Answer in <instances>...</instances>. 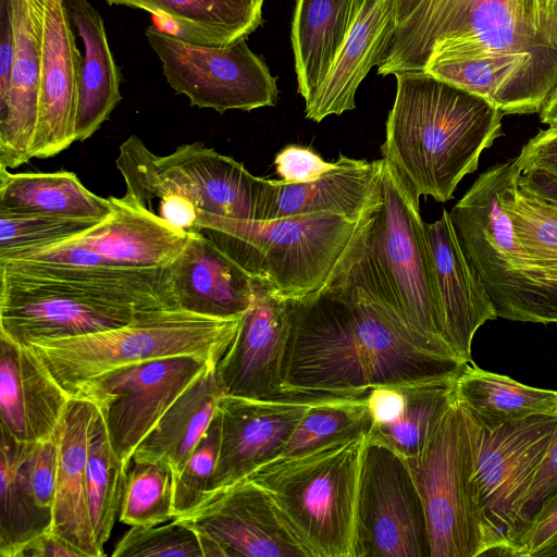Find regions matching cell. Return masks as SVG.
<instances>
[{
    "label": "cell",
    "mask_w": 557,
    "mask_h": 557,
    "mask_svg": "<svg viewBox=\"0 0 557 557\" xmlns=\"http://www.w3.org/2000/svg\"><path fill=\"white\" fill-rule=\"evenodd\" d=\"M141 9L156 27L181 40L225 46L247 38L262 23L264 0H104Z\"/></svg>",
    "instance_id": "obj_28"
},
{
    "label": "cell",
    "mask_w": 557,
    "mask_h": 557,
    "mask_svg": "<svg viewBox=\"0 0 557 557\" xmlns=\"http://www.w3.org/2000/svg\"><path fill=\"white\" fill-rule=\"evenodd\" d=\"M95 405L72 396L59 432V461L51 531L86 557L106 555L95 537L87 488L88 433Z\"/></svg>",
    "instance_id": "obj_27"
},
{
    "label": "cell",
    "mask_w": 557,
    "mask_h": 557,
    "mask_svg": "<svg viewBox=\"0 0 557 557\" xmlns=\"http://www.w3.org/2000/svg\"><path fill=\"white\" fill-rule=\"evenodd\" d=\"M240 319L164 309L140 314L115 329L28 346L71 395L88 379L146 361L196 356L218 364L234 341Z\"/></svg>",
    "instance_id": "obj_9"
},
{
    "label": "cell",
    "mask_w": 557,
    "mask_h": 557,
    "mask_svg": "<svg viewBox=\"0 0 557 557\" xmlns=\"http://www.w3.org/2000/svg\"><path fill=\"white\" fill-rule=\"evenodd\" d=\"M380 194L377 207L346 259L347 268L407 325L446 343L419 197L383 158Z\"/></svg>",
    "instance_id": "obj_6"
},
{
    "label": "cell",
    "mask_w": 557,
    "mask_h": 557,
    "mask_svg": "<svg viewBox=\"0 0 557 557\" xmlns=\"http://www.w3.org/2000/svg\"><path fill=\"white\" fill-rule=\"evenodd\" d=\"M63 4L84 46L75 126L76 141H84L98 131L122 100L121 73L99 12L87 0H63Z\"/></svg>",
    "instance_id": "obj_29"
},
{
    "label": "cell",
    "mask_w": 557,
    "mask_h": 557,
    "mask_svg": "<svg viewBox=\"0 0 557 557\" xmlns=\"http://www.w3.org/2000/svg\"><path fill=\"white\" fill-rule=\"evenodd\" d=\"M59 461V434L33 443L24 460V470L37 502L52 508Z\"/></svg>",
    "instance_id": "obj_44"
},
{
    "label": "cell",
    "mask_w": 557,
    "mask_h": 557,
    "mask_svg": "<svg viewBox=\"0 0 557 557\" xmlns=\"http://www.w3.org/2000/svg\"><path fill=\"white\" fill-rule=\"evenodd\" d=\"M334 166L314 182L287 184L270 180L263 220L327 213L359 220L379 205L382 159L367 161L339 154Z\"/></svg>",
    "instance_id": "obj_24"
},
{
    "label": "cell",
    "mask_w": 557,
    "mask_h": 557,
    "mask_svg": "<svg viewBox=\"0 0 557 557\" xmlns=\"http://www.w3.org/2000/svg\"><path fill=\"white\" fill-rule=\"evenodd\" d=\"M220 438L221 419L216 410L208 430L174 479L175 518L193 511L205 502L215 471Z\"/></svg>",
    "instance_id": "obj_42"
},
{
    "label": "cell",
    "mask_w": 557,
    "mask_h": 557,
    "mask_svg": "<svg viewBox=\"0 0 557 557\" xmlns=\"http://www.w3.org/2000/svg\"><path fill=\"white\" fill-rule=\"evenodd\" d=\"M458 399L485 428L535 416L557 414V391L522 384L511 377L463 364L455 381Z\"/></svg>",
    "instance_id": "obj_33"
},
{
    "label": "cell",
    "mask_w": 557,
    "mask_h": 557,
    "mask_svg": "<svg viewBox=\"0 0 557 557\" xmlns=\"http://www.w3.org/2000/svg\"><path fill=\"white\" fill-rule=\"evenodd\" d=\"M159 162L199 212L242 220L264 219L270 180L252 175L233 158L202 143H193L159 156Z\"/></svg>",
    "instance_id": "obj_20"
},
{
    "label": "cell",
    "mask_w": 557,
    "mask_h": 557,
    "mask_svg": "<svg viewBox=\"0 0 557 557\" xmlns=\"http://www.w3.org/2000/svg\"><path fill=\"white\" fill-rule=\"evenodd\" d=\"M15 557H86L85 554L73 544L55 534L47 531L26 545H24Z\"/></svg>",
    "instance_id": "obj_50"
},
{
    "label": "cell",
    "mask_w": 557,
    "mask_h": 557,
    "mask_svg": "<svg viewBox=\"0 0 557 557\" xmlns=\"http://www.w3.org/2000/svg\"><path fill=\"white\" fill-rule=\"evenodd\" d=\"M174 471L161 460H134L128 468L119 519L123 523L157 525L173 520Z\"/></svg>",
    "instance_id": "obj_39"
},
{
    "label": "cell",
    "mask_w": 557,
    "mask_h": 557,
    "mask_svg": "<svg viewBox=\"0 0 557 557\" xmlns=\"http://www.w3.org/2000/svg\"><path fill=\"white\" fill-rule=\"evenodd\" d=\"M109 199L110 215L71 239L97 252L109 267H170L185 248L190 233L147 212L127 195Z\"/></svg>",
    "instance_id": "obj_25"
},
{
    "label": "cell",
    "mask_w": 557,
    "mask_h": 557,
    "mask_svg": "<svg viewBox=\"0 0 557 557\" xmlns=\"http://www.w3.org/2000/svg\"><path fill=\"white\" fill-rule=\"evenodd\" d=\"M32 444L15 440L1 429V557H15L24 545L52 528V508L44 507L37 502L24 470V460Z\"/></svg>",
    "instance_id": "obj_35"
},
{
    "label": "cell",
    "mask_w": 557,
    "mask_h": 557,
    "mask_svg": "<svg viewBox=\"0 0 557 557\" xmlns=\"http://www.w3.org/2000/svg\"><path fill=\"white\" fill-rule=\"evenodd\" d=\"M114 557H203L197 533L182 520L157 525H136L121 537Z\"/></svg>",
    "instance_id": "obj_43"
},
{
    "label": "cell",
    "mask_w": 557,
    "mask_h": 557,
    "mask_svg": "<svg viewBox=\"0 0 557 557\" xmlns=\"http://www.w3.org/2000/svg\"><path fill=\"white\" fill-rule=\"evenodd\" d=\"M178 307L212 318H238L255 295V278L201 233L188 242L170 265Z\"/></svg>",
    "instance_id": "obj_23"
},
{
    "label": "cell",
    "mask_w": 557,
    "mask_h": 557,
    "mask_svg": "<svg viewBox=\"0 0 557 557\" xmlns=\"http://www.w3.org/2000/svg\"><path fill=\"white\" fill-rule=\"evenodd\" d=\"M209 363L196 356L146 361L88 379L71 396L99 409L115 453L129 466L140 442Z\"/></svg>",
    "instance_id": "obj_14"
},
{
    "label": "cell",
    "mask_w": 557,
    "mask_h": 557,
    "mask_svg": "<svg viewBox=\"0 0 557 557\" xmlns=\"http://www.w3.org/2000/svg\"><path fill=\"white\" fill-rule=\"evenodd\" d=\"M517 168L513 158L486 169L449 216L498 318L557 323V289L521 244L504 207V189Z\"/></svg>",
    "instance_id": "obj_8"
},
{
    "label": "cell",
    "mask_w": 557,
    "mask_h": 557,
    "mask_svg": "<svg viewBox=\"0 0 557 557\" xmlns=\"http://www.w3.org/2000/svg\"><path fill=\"white\" fill-rule=\"evenodd\" d=\"M534 557H557V534L537 550Z\"/></svg>",
    "instance_id": "obj_55"
},
{
    "label": "cell",
    "mask_w": 557,
    "mask_h": 557,
    "mask_svg": "<svg viewBox=\"0 0 557 557\" xmlns=\"http://www.w3.org/2000/svg\"><path fill=\"white\" fill-rule=\"evenodd\" d=\"M455 376L403 385L405 409L395 422L371 428L374 435L405 458L417 455L455 396Z\"/></svg>",
    "instance_id": "obj_38"
},
{
    "label": "cell",
    "mask_w": 557,
    "mask_h": 557,
    "mask_svg": "<svg viewBox=\"0 0 557 557\" xmlns=\"http://www.w3.org/2000/svg\"><path fill=\"white\" fill-rule=\"evenodd\" d=\"M371 426L368 395L321 397L308 409L281 455L299 453Z\"/></svg>",
    "instance_id": "obj_41"
},
{
    "label": "cell",
    "mask_w": 557,
    "mask_h": 557,
    "mask_svg": "<svg viewBox=\"0 0 557 557\" xmlns=\"http://www.w3.org/2000/svg\"><path fill=\"white\" fill-rule=\"evenodd\" d=\"M290 299L255 278L251 305L230 348L216 364L224 395L273 398L282 392V366L290 326Z\"/></svg>",
    "instance_id": "obj_17"
},
{
    "label": "cell",
    "mask_w": 557,
    "mask_h": 557,
    "mask_svg": "<svg viewBox=\"0 0 557 557\" xmlns=\"http://www.w3.org/2000/svg\"><path fill=\"white\" fill-rule=\"evenodd\" d=\"M318 399L286 395L273 398L223 395L218 404L221 419L219 457L205 502L280 456Z\"/></svg>",
    "instance_id": "obj_16"
},
{
    "label": "cell",
    "mask_w": 557,
    "mask_h": 557,
    "mask_svg": "<svg viewBox=\"0 0 557 557\" xmlns=\"http://www.w3.org/2000/svg\"><path fill=\"white\" fill-rule=\"evenodd\" d=\"M542 32L557 48V0H535Z\"/></svg>",
    "instance_id": "obj_52"
},
{
    "label": "cell",
    "mask_w": 557,
    "mask_h": 557,
    "mask_svg": "<svg viewBox=\"0 0 557 557\" xmlns=\"http://www.w3.org/2000/svg\"><path fill=\"white\" fill-rule=\"evenodd\" d=\"M382 158L413 193L454 198L482 152L503 135L504 113L490 100L424 71L398 72Z\"/></svg>",
    "instance_id": "obj_4"
},
{
    "label": "cell",
    "mask_w": 557,
    "mask_h": 557,
    "mask_svg": "<svg viewBox=\"0 0 557 557\" xmlns=\"http://www.w3.org/2000/svg\"><path fill=\"white\" fill-rule=\"evenodd\" d=\"M373 211L359 220L327 213L242 220L199 212L196 233L283 296L298 298L331 280Z\"/></svg>",
    "instance_id": "obj_7"
},
{
    "label": "cell",
    "mask_w": 557,
    "mask_h": 557,
    "mask_svg": "<svg viewBox=\"0 0 557 557\" xmlns=\"http://www.w3.org/2000/svg\"><path fill=\"white\" fill-rule=\"evenodd\" d=\"M71 397L28 345L0 333L1 429L23 443L57 436Z\"/></svg>",
    "instance_id": "obj_21"
},
{
    "label": "cell",
    "mask_w": 557,
    "mask_h": 557,
    "mask_svg": "<svg viewBox=\"0 0 557 557\" xmlns=\"http://www.w3.org/2000/svg\"><path fill=\"white\" fill-rule=\"evenodd\" d=\"M15 50L10 84L0 98V166L32 159L39 116L45 0H10Z\"/></svg>",
    "instance_id": "obj_19"
},
{
    "label": "cell",
    "mask_w": 557,
    "mask_h": 557,
    "mask_svg": "<svg viewBox=\"0 0 557 557\" xmlns=\"http://www.w3.org/2000/svg\"><path fill=\"white\" fill-rule=\"evenodd\" d=\"M440 296L444 338L465 363L472 362V341L486 321L497 319L495 307L475 269L461 248L449 212L426 224Z\"/></svg>",
    "instance_id": "obj_22"
},
{
    "label": "cell",
    "mask_w": 557,
    "mask_h": 557,
    "mask_svg": "<svg viewBox=\"0 0 557 557\" xmlns=\"http://www.w3.org/2000/svg\"><path fill=\"white\" fill-rule=\"evenodd\" d=\"M0 166V211L102 221L111 213L109 198L85 187L69 171L11 173Z\"/></svg>",
    "instance_id": "obj_32"
},
{
    "label": "cell",
    "mask_w": 557,
    "mask_h": 557,
    "mask_svg": "<svg viewBox=\"0 0 557 557\" xmlns=\"http://www.w3.org/2000/svg\"><path fill=\"white\" fill-rule=\"evenodd\" d=\"M356 557H431L424 506L410 468L372 430L360 469Z\"/></svg>",
    "instance_id": "obj_13"
},
{
    "label": "cell",
    "mask_w": 557,
    "mask_h": 557,
    "mask_svg": "<svg viewBox=\"0 0 557 557\" xmlns=\"http://www.w3.org/2000/svg\"><path fill=\"white\" fill-rule=\"evenodd\" d=\"M480 430L478 420L455 393L421 450L405 458L424 506L431 557L482 554L472 493Z\"/></svg>",
    "instance_id": "obj_10"
},
{
    "label": "cell",
    "mask_w": 557,
    "mask_h": 557,
    "mask_svg": "<svg viewBox=\"0 0 557 557\" xmlns=\"http://www.w3.org/2000/svg\"><path fill=\"white\" fill-rule=\"evenodd\" d=\"M519 183L546 201L557 206V178L540 171L521 173Z\"/></svg>",
    "instance_id": "obj_51"
},
{
    "label": "cell",
    "mask_w": 557,
    "mask_h": 557,
    "mask_svg": "<svg viewBox=\"0 0 557 557\" xmlns=\"http://www.w3.org/2000/svg\"><path fill=\"white\" fill-rule=\"evenodd\" d=\"M101 221L0 211V262L71 239Z\"/></svg>",
    "instance_id": "obj_40"
},
{
    "label": "cell",
    "mask_w": 557,
    "mask_h": 557,
    "mask_svg": "<svg viewBox=\"0 0 557 557\" xmlns=\"http://www.w3.org/2000/svg\"><path fill=\"white\" fill-rule=\"evenodd\" d=\"M115 164L125 195L137 206L177 230L197 232L199 210L139 137L132 135L120 146Z\"/></svg>",
    "instance_id": "obj_34"
},
{
    "label": "cell",
    "mask_w": 557,
    "mask_h": 557,
    "mask_svg": "<svg viewBox=\"0 0 557 557\" xmlns=\"http://www.w3.org/2000/svg\"><path fill=\"white\" fill-rule=\"evenodd\" d=\"M128 468L115 453L104 419L95 406L88 433L86 470L91 523L101 548L119 517Z\"/></svg>",
    "instance_id": "obj_36"
},
{
    "label": "cell",
    "mask_w": 557,
    "mask_h": 557,
    "mask_svg": "<svg viewBox=\"0 0 557 557\" xmlns=\"http://www.w3.org/2000/svg\"><path fill=\"white\" fill-rule=\"evenodd\" d=\"M397 26L394 0H362L357 18L312 100L306 117L317 123L356 108V91L380 63Z\"/></svg>",
    "instance_id": "obj_26"
},
{
    "label": "cell",
    "mask_w": 557,
    "mask_h": 557,
    "mask_svg": "<svg viewBox=\"0 0 557 557\" xmlns=\"http://www.w3.org/2000/svg\"><path fill=\"white\" fill-rule=\"evenodd\" d=\"M556 416L481 426L472 493L482 554L520 557L521 509L556 430Z\"/></svg>",
    "instance_id": "obj_11"
},
{
    "label": "cell",
    "mask_w": 557,
    "mask_h": 557,
    "mask_svg": "<svg viewBox=\"0 0 557 557\" xmlns=\"http://www.w3.org/2000/svg\"><path fill=\"white\" fill-rule=\"evenodd\" d=\"M406 404L403 386H377L368 394V409L373 426L395 422L401 416Z\"/></svg>",
    "instance_id": "obj_49"
},
{
    "label": "cell",
    "mask_w": 557,
    "mask_h": 557,
    "mask_svg": "<svg viewBox=\"0 0 557 557\" xmlns=\"http://www.w3.org/2000/svg\"><path fill=\"white\" fill-rule=\"evenodd\" d=\"M289 299L283 395L362 396L377 386L455 376L466 364L446 343L407 325L346 259L321 288Z\"/></svg>",
    "instance_id": "obj_1"
},
{
    "label": "cell",
    "mask_w": 557,
    "mask_h": 557,
    "mask_svg": "<svg viewBox=\"0 0 557 557\" xmlns=\"http://www.w3.org/2000/svg\"><path fill=\"white\" fill-rule=\"evenodd\" d=\"M516 159L521 173L540 171L557 178V126L540 129Z\"/></svg>",
    "instance_id": "obj_47"
},
{
    "label": "cell",
    "mask_w": 557,
    "mask_h": 557,
    "mask_svg": "<svg viewBox=\"0 0 557 557\" xmlns=\"http://www.w3.org/2000/svg\"><path fill=\"white\" fill-rule=\"evenodd\" d=\"M557 534V491L547 498L533 517L522 540L520 557H534L535 553Z\"/></svg>",
    "instance_id": "obj_48"
},
{
    "label": "cell",
    "mask_w": 557,
    "mask_h": 557,
    "mask_svg": "<svg viewBox=\"0 0 557 557\" xmlns=\"http://www.w3.org/2000/svg\"><path fill=\"white\" fill-rule=\"evenodd\" d=\"M371 428L277 456L245 478L267 494L309 557H356L359 478Z\"/></svg>",
    "instance_id": "obj_5"
},
{
    "label": "cell",
    "mask_w": 557,
    "mask_h": 557,
    "mask_svg": "<svg viewBox=\"0 0 557 557\" xmlns=\"http://www.w3.org/2000/svg\"><path fill=\"white\" fill-rule=\"evenodd\" d=\"M419 2L420 0H394L397 24L404 21Z\"/></svg>",
    "instance_id": "obj_54"
},
{
    "label": "cell",
    "mask_w": 557,
    "mask_h": 557,
    "mask_svg": "<svg viewBox=\"0 0 557 557\" xmlns=\"http://www.w3.org/2000/svg\"><path fill=\"white\" fill-rule=\"evenodd\" d=\"M175 308L170 267L0 262V333L22 345L98 333Z\"/></svg>",
    "instance_id": "obj_3"
},
{
    "label": "cell",
    "mask_w": 557,
    "mask_h": 557,
    "mask_svg": "<svg viewBox=\"0 0 557 557\" xmlns=\"http://www.w3.org/2000/svg\"><path fill=\"white\" fill-rule=\"evenodd\" d=\"M362 0H297L290 32L297 91L309 103L327 75Z\"/></svg>",
    "instance_id": "obj_30"
},
{
    "label": "cell",
    "mask_w": 557,
    "mask_h": 557,
    "mask_svg": "<svg viewBox=\"0 0 557 557\" xmlns=\"http://www.w3.org/2000/svg\"><path fill=\"white\" fill-rule=\"evenodd\" d=\"M557 417V414H556ZM557 491V423L553 441L542 460L529 488L521 509L522 540L525 536L533 517L544 502ZM521 540V544H522ZM521 552V547H520Z\"/></svg>",
    "instance_id": "obj_46"
},
{
    "label": "cell",
    "mask_w": 557,
    "mask_h": 557,
    "mask_svg": "<svg viewBox=\"0 0 557 557\" xmlns=\"http://www.w3.org/2000/svg\"><path fill=\"white\" fill-rule=\"evenodd\" d=\"M146 37L162 63L166 82L191 106L220 113L275 106L276 79L250 50L247 38L225 46L197 45L156 26L147 28Z\"/></svg>",
    "instance_id": "obj_12"
},
{
    "label": "cell",
    "mask_w": 557,
    "mask_h": 557,
    "mask_svg": "<svg viewBox=\"0 0 557 557\" xmlns=\"http://www.w3.org/2000/svg\"><path fill=\"white\" fill-rule=\"evenodd\" d=\"M63 0H45L39 116L32 158H50L75 138L78 77L83 57Z\"/></svg>",
    "instance_id": "obj_18"
},
{
    "label": "cell",
    "mask_w": 557,
    "mask_h": 557,
    "mask_svg": "<svg viewBox=\"0 0 557 557\" xmlns=\"http://www.w3.org/2000/svg\"><path fill=\"white\" fill-rule=\"evenodd\" d=\"M460 60L506 74L507 114L540 112L557 85V48L540 27L535 0H420L397 24L377 74Z\"/></svg>",
    "instance_id": "obj_2"
},
{
    "label": "cell",
    "mask_w": 557,
    "mask_h": 557,
    "mask_svg": "<svg viewBox=\"0 0 557 557\" xmlns=\"http://www.w3.org/2000/svg\"><path fill=\"white\" fill-rule=\"evenodd\" d=\"M519 166L509 177L503 194L516 235L557 289V206L519 183Z\"/></svg>",
    "instance_id": "obj_37"
},
{
    "label": "cell",
    "mask_w": 557,
    "mask_h": 557,
    "mask_svg": "<svg viewBox=\"0 0 557 557\" xmlns=\"http://www.w3.org/2000/svg\"><path fill=\"white\" fill-rule=\"evenodd\" d=\"M274 164L283 182L302 184L317 181L329 172L335 162L323 160L310 148L289 145L276 154Z\"/></svg>",
    "instance_id": "obj_45"
},
{
    "label": "cell",
    "mask_w": 557,
    "mask_h": 557,
    "mask_svg": "<svg viewBox=\"0 0 557 557\" xmlns=\"http://www.w3.org/2000/svg\"><path fill=\"white\" fill-rule=\"evenodd\" d=\"M223 395L216 364L209 363L140 442L132 459L165 461L175 479L208 430Z\"/></svg>",
    "instance_id": "obj_31"
},
{
    "label": "cell",
    "mask_w": 557,
    "mask_h": 557,
    "mask_svg": "<svg viewBox=\"0 0 557 557\" xmlns=\"http://www.w3.org/2000/svg\"><path fill=\"white\" fill-rule=\"evenodd\" d=\"M176 518L197 533L203 557H309L267 494L247 479Z\"/></svg>",
    "instance_id": "obj_15"
},
{
    "label": "cell",
    "mask_w": 557,
    "mask_h": 557,
    "mask_svg": "<svg viewBox=\"0 0 557 557\" xmlns=\"http://www.w3.org/2000/svg\"><path fill=\"white\" fill-rule=\"evenodd\" d=\"M540 119L543 124L557 126V85L542 107L540 111Z\"/></svg>",
    "instance_id": "obj_53"
}]
</instances>
